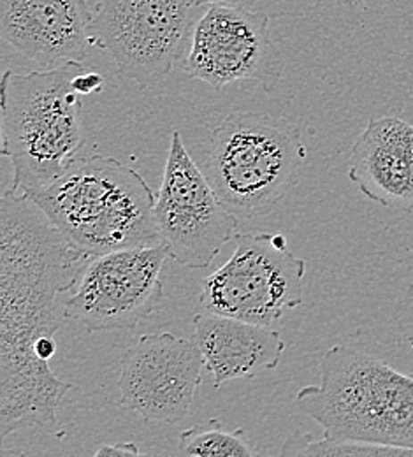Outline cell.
<instances>
[{"label": "cell", "instance_id": "6da1fadb", "mask_svg": "<svg viewBox=\"0 0 413 457\" xmlns=\"http://www.w3.org/2000/svg\"><path fill=\"white\" fill-rule=\"evenodd\" d=\"M88 255L74 248L23 194L0 199V440L27 429L54 431L65 395L50 361L65 320L59 295L74 288Z\"/></svg>", "mask_w": 413, "mask_h": 457}, {"label": "cell", "instance_id": "7a4b0ae2", "mask_svg": "<svg viewBox=\"0 0 413 457\" xmlns=\"http://www.w3.org/2000/svg\"><path fill=\"white\" fill-rule=\"evenodd\" d=\"M30 197L54 228L88 257L161 243L150 185L136 170L99 152H79Z\"/></svg>", "mask_w": 413, "mask_h": 457}, {"label": "cell", "instance_id": "3957f363", "mask_svg": "<svg viewBox=\"0 0 413 457\" xmlns=\"http://www.w3.org/2000/svg\"><path fill=\"white\" fill-rule=\"evenodd\" d=\"M295 406L333 442L403 449L413 456V377L351 346H331L320 382L295 395Z\"/></svg>", "mask_w": 413, "mask_h": 457}, {"label": "cell", "instance_id": "277c9868", "mask_svg": "<svg viewBox=\"0 0 413 457\" xmlns=\"http://www.w3.org/2000/svg\"><path fill=\"white\" fill-rule=\"evenodd\" d=\"M81 62L18 74L0 83L2 155L11 161L9 190L34 194L52 183L85 145L83 103L74 79Z\"/></svg>", "mask_w": 413, "mask_h": 457}, {"label": "cell", "instance_id": "5b68a950", "mask_svg": "<svg viewBox=\"0 0 413 457\" xmlns=\"http://www.w3.org/2000/svg\"><path fill=\"white\" fill-rule=\"evenodd\" d=\"M308 159L302 129L289 118L233 112L211 132L201 170L237 219L269 215Z\"/></svg>", "mask_w": 413, "mask_h": 457}, {"label": "cell", "instance_id": "8992f818", "mask_svg": "<svg viewBox=\"0 0 413 457\" xmlns=\"http://www.w3.org/2000/svg\"><path fill=\"white\" fill-rule=\"evenodd\" d=\"M306 261L287 248L284 234H237L231 259L204 278L199 304L206 312L271 326L302 304Z\"/></svg>", "mask_w": 413, "mask_h": 457}, {"label": "cell", "instance_id": "52a82bcc", "mask_svg": "<svg viewBox=\"0 0 413 457\" xmlns=\"http://www.w3.org/2000/svg\"><path fill=\"white\" fill-rule=\"evenodd\" d=\"M197 9L195 0H101L90 43L112 57L120 76L148 88L185 57Z\"/></svg>", "mask_w": 413, "mask_h": 457}, {"label": "cell", "instance_id": "ba28073f", "mask_svg": "<svg viewBox=\"0 0 413 457\" xmlns=\"http://www.w3.org/2000/svg\"><path fill=\"white\" fill-rule=\"evenodd\" d=\"M168 259L162 243L90 257L63 303L65 319L81 322L88 333L134 331L164 304Z\"/></svg>", "mask_w": 413, "mask_h": 457}, {"label": "cell", "instance_id": "9c48e42d", "mask_svg": "<svg viewBox=\"0 0 413 457\" xmlns=\"http://www.w3.org/2000/svg\"><path fill=\"white\" fill-rule=\"evenodd\" d=\"M155 224L169 257L188 270H206L237 236V217L220 201L175 130L161 188Z\"/></svg>", "mask_w": 413, "mask_h": 457}, {"label": "cell", "instance_id": "30bf717a", "mask_svg": "<svg viewBox=\"0 0 413 457\" xmlns=\"http://www.w3.org/2000/svg\"><path fill=\"white\" fill-rule=\"evenodd\" d=\"M284 57L271 39L269 16L237 4H210L194 25L183 71L215 90L257 81L271 92L284 76Z\"/></svg>", "mask_w": 413, "mask_h": 457}, {"label": "cell", "instance_id": "8fae6325", "mask_svg": "<svg viewBox=\"0 0 413 457\" xmlns=\"http://www.w3.org/2000/svg\"><path fill=\"white\" fill-rule=\"evenodd\" d=\"M204 357L195 340L173 333L143 335L121 359L120 404L146 422L183 420L201 386Z\"/></svg>", "mask_w": 413, "mask_h": 457}, {"label": "cell", "instance_id": "7c38bea8", "mask_svg": "<svg viewBox=\"0 0 413 457\" xmlns=\"http://www.w3.org/2000/svg\"><path fill=\"white\" fill-rule=\"evenodd\" d=\"M92 14L83 0H0V34L20 55L54 69L87 58Z\"/></svg>", "mask_w": 413, "mask_h": 457}, {"label": "cell", "instance_id": "4fadbf2b", "mask_svg": "<svg viewBox=\"0 0 413 457\" xmlns=\"http://www.w3.org/2000/svg\"><path fill=\"white\" fill-rule=\"evenodd\" d=\"M349 178L369 201L412 213V123L398 116L369 120L352 146Z\"/></svg>", "mask_w": 413, "mask_h": 457}, {"label": "cell", "instance_id": "5bb4252c", "mask_svg": "<svg viewBox=\"0 0 413 457\" xmlns=\"http://www.w3.org/2000/svg\"><path fill=\"white\" fill-rule=\"evenodd\" d=\"M194 340L219 389L233 380H250L278 368L285 352L280 333L235 317L199 312L194 315Z\"/></svg>", "mask_w": 413, "mask_h": 457}, {"label": "cell", "instance_id": "9a60e30c", "mask_svg": "<svg viewBox=\"0 0 413 457\" xmlns=\"http://www.w3.org/2000/svg\"><path fill=\"white\" fill-rule=\"evenodd\" d=\"M178 449L181 454L194 457L259 456V451L250 444L241 428L227 431L219 419L181 431Z\"/></svg>", "mask_w": 413, "mask_h": 457}, {"label": "cell", "instance_id": "2e32d148", "mask_svg": "<svg viewBox=\"0 0 413 457\" xmlns=\"http://www.w3.org/2000/svg\"><path fill=\"white\" fill-rule=\"evenodd\" d=\"M104 87V78L99 72H92V71H83L81 74L76 76L74 79V88L79 96H90L95 92H101Z\"/></svg>", "mask_w": 413, "mask_h": 457}, {"label": "cell", "instance_id": "e0dca14e", "mask_svg": "<svg viewBox=\"0 0 413 457\" xmlns=\"http://www.w3.org/2000/svg\"><path fill=\"white\" fill-rule=\"evenodd\" d=\"M141 449L132 442H121V444H108L95 451V456H141Z\"/></svg>", "mask_w": 413, "mask_h": 457}, {"label": "cell", "instance_id": "ac0fdd59", "mask_svg": "<svg viewBox=\"0 0 413 457\" xmlns=\"http://www.w3.org/2000/svg\"><path fill=\"white\" fill-rule=\"evenodd\" d=\"M197 7H204L210 4H237V5H246L250 2H257V0H195Z\"/></svg>", "mask_w": 413, "mask_h": 457}, {"label": "cell", "instance_id": "d6986e66", "mask_svg": "<svg viewBox=\"0 0 413 457\" xmlns=\"http://www.w3.org/2000/svg\"><path fill=\"white\" fill-rule=\"evenodd\" d=\"M412 338H413V312H412Z\"/></svg>", "mask_w": 413, "mask_h": 457}]
</instances>
